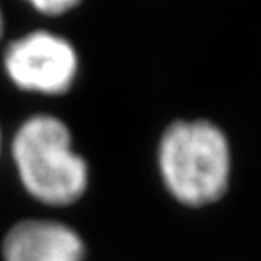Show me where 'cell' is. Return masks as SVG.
I'll return each instance as SVG.
<instances>
[{
    "mask_svg": "<svg viewBox=\"0 0 261 261\" xmlns=\"http://www.w3.org/2000/svg\"><path fill=\"white\" fill-rule=\"evenodd\" d=\"M158 171L165 191L191 208L218 203L232 176V152L225 133L207 120H179L163 130Z\"/></svg>",
    "mask_w": 261,
    "mask_h": 261,
    "instance_id": "1",
    "label": "cell"
},
{
    "mask_svg": "<svg viewBox=\"0 0 261 261\" xmlns=\"http://www.w3.org/2000/svg\"><path fill=\"white\" fill-rule=\"evenodd\" d=\"M24 191L47 207H69L89 189V165L73 147L69 127L51 114L28 118L11 142Z\"/></svg>",
    "mask_w": 261,
    "mask_h": 261,
    "instance_id": "2",
    "label": "cell"
},
{
    "mask_svg": "<svg viewBox=\"0 0 261 261\" xmlns=\"http://www.w3.org/2000/svg\"><path fill=\"white\" fill-rule=\"evenodd\" d=\"M6 69L16 86L44 94H62L78 69L74 47L53 33L35 31L15 40L6 53Z\"/></svg>",
    "mask_w": 261,
    "mask_h": 261,
    "instance_id": "3",
    "label": "cell"
},
{
    "mask_svg": "<svg viewBox=\"0 0 261 261\" xmlns=\"http://www.w3.org/2000/svg\"><path fill=\"white\" fill-rule=\"evenodd\" d=\"M86 252L73 227L44 218L18 221L2 240L4 261H86Z\"/></svg>",
    "mask_w": 261,
    "mask_h": 261,
    "instance_id": "4",
    "label": "cell"
},
{
    "mask_svg": "<svg viewBox=\"0 0 261 261\" xmlns=\"http://www.w3.org/2000/svg\"><path fill=\"white\" fill-rule=\"evenodd\" d=\"M29 2L42 13H47V15H60V13L73 9L82 0H29Z\"/></svg>",
    "mask_w": 261,
    "mask_h": 261,
    "instance_id": "5",
    "label": "cell"
},
{
    "mask_svg": "<svg viewBox=\"0 0 261 261\" xmlns=\"http://www.w3.org/2000/svg\"><path fill=\"white\" fill-rule=\"evenodd\" d=\"M0 33H2V13H0Z\"/></svg>",
    "mask_w": 261,
    "mask_h": 261,
    "instance_id": "6",
    "label": "cell"
},
{
    "mask_svg": "<svg viewBox=\"0 0 261 261\" xmlns=\"http://www.w3.org/2000/svg\"><path fill=\"white\" fill-rule=\"evenodd\" d=\"M0 147H2V136H0Z\"/></svg>",
    "mask_w": 261,
    "mask_h": 261,
    "instance_id": "7",
    "label": "cell"
}]
</instances>
